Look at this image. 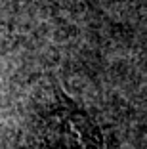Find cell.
I'll return each mask as SVG.
<instances>
[{"instance_id": "cell-1", "label": "cell", "mask_w": 147, "mask_h": 149, "mask_svg": "<svg viewBox=\"0 0 147 149\" xmlns=\"http://www.w3.org/2000/svg\"><path fill=\"white\" fill-rule=\"evenodd\" d=\"M44 149H103L100 128L77 109H59L48 120Z\"/></svg>"}]
</instances>
